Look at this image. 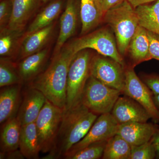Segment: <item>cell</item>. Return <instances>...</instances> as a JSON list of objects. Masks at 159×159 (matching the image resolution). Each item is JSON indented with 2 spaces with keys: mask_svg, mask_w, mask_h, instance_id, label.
<instances>
[{
  "mask_svg": "<svg viewBox=\"0 0 159 159\" xmlns=\"http://www.w3.org/2000/svg\"><path fill=\"white\" fill-rule=\"evenodd\" d=\"M119 124L111 113L102 114L97 117L86 135L74 145L63 157H67L96 142L107 141L116 134Z\"/></svg>",
  "mask_w": 159,
  "mask_h": 159,
  "instance_id": "obj_10",
  "label": "cell"
},
{
  "mask_svg": "<svg viewBox=\"0 0 159 159\" xmlns=\"http://www.w3.org/2000/svg\"><path fill=\"white\" fill-rule=\"evenodd\" d=\"M18 66L8 58L2 57L0 61V87L23 84Z\"/></svg>",
  "mask_w": 159,
  "mask_h": 159,
  "instance_id": "obj_26",
  "label": "cell"
},
{
  "mask_svg": "<svg viewBox=\"0 0 159 159\" xmlns=\"http://www.w3.org/2000/svg\"><path fill=\"white\" fill-rule=\"evenodd\" d=\"M125 85L122 93L132 98L146 110L153 122L159 123V111L154 102L153 93L137 76L134 67H125Z\"/></svg>",
  "mask_w": 159,
  "mask_h": 159,
  "instance_id": "obj_9",
  "label": "cell"
},
{
  "mask_svg": "<svg viewBox=\"0 0 159 159\" xmlns=\"http://www.w3.org/2000/svg\"><path fill=\"white\" fill-rule=\"evenodd\" d=\"M80 16L82 24L80 34L83 35L99 25L103 15L98 8L96 0H80Z\"/></svg>",
  "mask_w": 159,
  "mask_h": 159,
  "instance_id": "obj_22",
  "label": "cell"
},
{
  "mask_svg": "<svg viewBox=\"0 0 159 159\" xmlns=\"http://www.w3.org/2000/svg\"><path fill=\"white\" fill-rule=\"evenodd\" d=\"M141 79L153 94H159V74H143L141 76Z\"/></svg>",
  "mask_w": 159,
  "mask_h": 159,
  "instance_id": "obj_31",
  "label": "cell"
},
{
  "mask_svg": "<svg viewBox=\"0 0 159 159\" xmlns=\"http://www.w3.org/2000/svg\"><path fill=\"white\" fill-rule=\"evenodd\" d=\"M127 1L135 9L138 6L144 5V4L152 2L156 0H127Z\"/></svg>",
  "mask_w": 159,
  "mask_h": 159,
  "instance_id": "obj_35",
  "label": "cell"
},
{
  "mask_svg": "<svg viewBox=\"0 0 159 159\" xmlns=\"http://www.w3.org/2000/svg\"><path fill=\"white\" fill-rule=\"evenodd\" d=\"M111 113L119 125L130 122H146L151 119L141 104L125 95L119 97Z\"/></svg>",
  "mask_w": 159,
  "mask_h": 159,
  "instance_id": "obj_11",
  "label": "cell"
},
{
  "mask_svg": "<svg viewBox=\"0 0 159 159\" xmlns=\"http://www.w3.org/2000/svg\"><path fill=\"white\" fill-rule=\"evenodd\" d=\"M69 46L75 55L82 50L93 49L100 55L111 57L126 67L123 56L117 48L116 38L108 28L84 34L74 40Z\"/></svg>",
  "mask_w": 159,
  "mask_h": 159,
  "instance_id": "obj_5",
  "label": "cell"
},
{
  "mask_svg": "<svg viewBox=\"0 0 159 159\" xmlns=\"http://www.w3.org/2000/svg\"><path fill=\"white\" fill-rule=\"evenodd\" d=\"M127 53L131 60L130 66L134 68L141 63L151 59L149 54V42L148 31L139 25L131 39Z\"/></svg>",
  "mask_w": 159,
  "mask_h": 159,
  "instance_id": "obj_16",
  "label": "cell"
},
{
  "mask_svg": "<svg viewBox=\"0 0 159 159\" xmlns=\"http://www.w3.org/2000/svg\"><path fill=\"white\" fill-rule=\"evenodd\" d=\"M159 128L154 122H130L119 125L116 134L133 147L149 142Z\"/></svg>",
  "mask_w": 159,
  "mask_h": 159,
  "instance_id": "obj_13",
  "label": "cell"
},
{
  "mask_svg": "<svg viewBox=\"0 0 159 159\" xmlns=\"http://www.w3.org/2000/svg\"><path fill=\"white\" fill-rule=\"evenodd\" d=\"M23 30H12L9 28L1 29L0 34V55L1 57H9L13 54L18 41Z\"/></svg>",
  "mask_w": 159,
  "mask_h": 159,
  "instance_id": "obj_27",
  "label": "cell"
},
{
  "mask_svg": "<svg viewBox=\"0 0 159 159\" xmlns=\"http://www.w3.org/2000/svg\"><path fill=\"white\" fill-rule=\"evenodd\" d=\"M22 84H15L1 88L0 123L17 116L22 98Z\"/></svg>",
  "mask_w": 159,
  "mask_h": 159,
  "instance_id": "obj_14",
  "label": "cell"
},
{
  "mask_svg": "<svg viewBox=\"0 0 159 159\" xmlns=\"http://www.w3.org/2000/svg\"><path fill=\"white\" fill-rule=\"evenodd\" d=\"M78 10L74 0H67L65 10L60 18V31L54 54L62 49L66 41L74 34L77 26Z\"/></svg>",
  "mask_w": 159,
  "mask_h": 159,
  "instance_id": "obj_15",
  "label": "cell"
},
{
  "mask_svg": "<svg viewBox=\"0 0 159 159\" xmlns=\"http://www.w3.org/2000/svg\"><path fill=\"white\" fill-rule=\"evenodd\" d=\"M92 57L89 51L84 50L77 53L72 61L68 73L65 110L72 108L81 102L84 90L90 76Z\"/></svg>",
  "mask_w": 159,
  "mask_h": 159,
  "instance_id": "obj_4",
  "label": "cell"
},
{
  "mask_svg": "<svg viewBox=\"0 0 159 159\" xmlns=\"http://www.w3.org/2000/svg\"><path fill=\"white\" fill-rule=\"evenodd\" d=\"M12 13V3L7 0H3L0 3V27L1 29L8 26Z\"/></svg>",
  "mask_w": 159,
  "mask_h": 159,
  "instance_id": "obj_30",
  "label": "cell"
},
{
  "mask_svg": "<svg viewBox=\"0 0 159 159\" xmlns=\"http://www.w3.org/2000/svg\"><path fill=\"white\" fill-rule=\"evenodd\" d=\"M148 31L149 42V54L151 59L159 61V35Z\"/></svg>",
  "mask_w": 159,
  "mask_h": 159,
  "instance_id": "obj_32",
  "label": "cell"
},
{
  "mask_svg": "<svg viewBox=\"0 0 159 159\" xmlns=\"http://www.w3.org/2000/svg\"><path fill=\"white\" fill-rule=\"evenodd\" d=\"M107 141L93 143L70 156L66 159H99L102 158Z\"/></svg>",
  "mask_w": 159,
  "mask_h": 159,
  "instance_id": "obj_28",
  "label": "cell"
},
{
  "mask_svg": "<svg viewBox=\"0 0 159 159\" xmlns=\"http://www.w3.org/2000/svg\"><path fill=\"white\" fill-rule=\"evenodd\" d=\"M156 158V152L151 141L142 145L131 147L130 159H153Z\"/></svg>",
  "mask_w": 159,
  "mask_h": 159,
  "instance_id": "obj_29",
  "label": "cell"
},
{
  "mask_svg": "<svg viewBox=\"0 0 159 159\" xmlns=\"http://www.w3.org/2000/svg\"><path fill=\"white\" fill-rule=\"evenodd\" d=\"M98 8L104 16L108 10L123 2L125 0H96Z\"/></svg>",
  "mask_w": 159,
  "mask_h": 159,
  "instance_id": "obj_33",
  "label": "cell"
},
{
  "mask_svg": "<svg viewBox=\"0 0 159 159\" xmlns=\"http://www.w3.org/2000/svg\"><path fill=\"white\" fill-rule=\"evenodd\" d=\"M125 67L112 58L99 54L92 57L90 76L122 93L125 85Z\"/></svg>",
  "mask_w": 159,
  "mask_h": 159,
  "instance_id": "obj_8",
  "label": "cell"
},
{
  "mask_svg": "<svg viewBox=\"0 0 159 159\" xmlns=\"http://www.w3.org/2000/svg\"><path fill=\"white\" fill-rule=\"evenodd\" d=\"M150 141L152 143L156 152V159H159V128L157 129L154 134Z\"/></svg>",
  "mask_w": 159,
  "mask_h": 159,
  "instance_id": "obj_34",
  "label": "cell"
},
{
  "mask_svg": "<svg viewBox=\"0 0 159 159\" xmlns=\"http://www.w3.org/2000/svg\"><path fill=\"white\" fill-rule=\"evenodd\" d=\"M153 99L154 102L157 109L159 111V94H153Z\"/></svg>",
  "mask_w": 159,
  "mask_h": 159,
  "instance_id": "obj_36",
  "label": "cell"
},
{
  "mask_svg": "<svg viewBox=\"0 0 159 159\" xmlns=\"http://www.w3.org/2000/svg\"><path fill=\"white\" fill-rule=\"evenodd\" d=\"M135 10L139 25L159 35V0L138 6Z\"/></svg>",
  "mask_w": 159,
  "mask_h": 159,
  "instance_id": "obj_23",
  "label": "cell"
},
{
  "mask_svg": "<svg viewBox=\"0 0 159 159\" xmlns=\"http://www.w3.org/2000/svg\"><path fill=\"white\" fill-rule=\"evenodd\" d=\"M41 1H42V2H43V3H46L49 0H41Z\"/></svg>",
  "mask_w": 159,
  "mask_h": 159,
  "instance_id": "obj_37",
  "label": "cell"
},
{
  "mask_svg": "<svg viewBox=\"0 0 159 159\" xmlns=\"http://www.w3.org/2000/svg\"><path fill=\"white\" fill-rule=\"evenodd\" d=\"M36 0H12V13L8 28L23 30L33 12Z\"/></svg>",
  "mask_w": 159,
  "mask_h": 159,
  "instance_id": "obj_20",
  "label": "cell"
},
{
  "mask_svg": "<svg viewBox=\"0 0 159 159\" xmlns=\"http://www.w3.org/2000/svg\"><path fill=\"white\" fill-rule=\"evenodd\" d=\"M48 54V49H43L23 58L18 65L23 83H29L42 72Z\"/></svg>",
  "mask_w": 159,
  "mask_h": 159,
  "instance_id": "obj_17",
  "label": "cell"
},
{
  "mask_svg": "<svg viewBox=\"0 0 159 159\" xmlns=\"http://www.w3.org/2000/svg\"><path fill=\"white\" fill-rule=\"evenodd\" d=\"M98 117L81 102L72 108L64 110L54 147L43 159L62 158L85 136Z\"/></svg>",
  "mask_w": 159,
  "mask_h": 159,
  "instance_id": "obj_2",
  "label": "cell"
},
{
  "mask_svg": "<svg viewBox=\"0 0 159 159\" xmlns=\"http://www.w3.org/2000/svg\"><path fill=\"white\" fill-rule=\"evenodd\" d=\"M1 125V154L19 149L22 125L17 117L8 120Z\"/></svg>",
  "mask_w": 159,
  "mask_h": 159,
  "instance_id": "obj_18",
  "label": "cell"
},
{
  "mask_svg": "<svg viewBox=\"0 0 159 159\" xmlns=\"http://www.w3.org/2000/svg\"><path fill=\"white\" fill-rule=\"evenodd\" d=\"M103 19L113 31L119 53L124 56L127 53L131 39L139 25L134 8L125 0L106 12Z\"/></svg>",
  "mask_w": 159,
  "mask_h": 159,
  "instance_id": "obj_3",
  "label": "cell"
},
{
  "mask_svg": "<svg viewBox=\"0 0 159 159\" xmlns=\"http://www.w3.org/2000/svg\"><path fill=\"white\" fill-rule=\"evenodd\" d=\"M47 99L37 89L27 86V88L23 89L21 102L16 116L22 125L35 122Z\"/></svg>",
  "mask_w": 159,
  "mask_h": 159,
  "instance_id": "obj_12",
  "label": "cell"
},
{
  "mask_svg": "<svg viewBox=\"0 0 159 159\" xmlns=\"http://www.w3.org/2000/svg\"><path fill=\"white\" fill-rule=\"evenodd\" d=\"M65 109L47 99L35 123L41 152L48 153L54 147Z\"/></svg>",
  "mask_w": 159,
  "mask_h": 159,
  "instance_id": "obj_7",
  "label": "cell"
},
{
  "mask_svg": "<svg viewBox=\"0 0 159 159\" xmlns=\"http://www.w3.org/2000/svg\"><path fill=\"white\" fill-rule=\"evenodd\" d=\"M53 30V25L51 24L43 29L26 35L21 45V58H25L41 51L48 40Z\"/></svg>",
  "mask_w": 159,
  "mask_h": 159,
  "instance_id": "obj_21",
  "label": "cell"
},
{
  "mask_svg": "<svg viewBox=\"0 0 159 159\" xmlns=\"http://www.w3.org/2000/svg\"><path fill=\"white\" fill-rule=\"evenodd\" d=\"M19 149L26 158H39L41 150L35 122L22 125Z\"/></svg>",
  "mask_w": 159,
  "mask_h": 159,
  "instance_id": "obj_19",
  "label": "cell"
},
{
  "mask_svg": "<svg viewBox=\"0 0 159 159\" xmlns=\"http://www.w3.org/2000/svg\"><path fill=\"white\" fill-rule=\"evenodd\" d=\"M63 6L61 0L54 1L43 9L30 25L26 35L43 29L52 24L61 11Z\"/></svg>",
  "mask_w": 159,
  "mask_h": 159,
  "instance_id": "obj_24",
  "label": "cell"
},
{
  "mask_svg": "<svg viewBox=\"0 0 159 159\" xmlns=\"http://www.w3.org/2000/svg\"><path fill=\"white\" fill-rule=\"evenodd\" d=\"M131 153V145L116 134L107 140L102 159H130Z\"/></svg>",
  "mask_w": 159,
  "mask_h": 159,
  "instance_id": "obj_25",
  "label": "cell"
},
{
  "mask_svg": "<svg viewBox=\"0 0 159 159\" xmlns=\"http://www.w3.org/2000/svg\"><path fill=\"white\" fill-rule=\"evenodd\" d=\"M75 56L69 45L63 48L54 54L47 68L28 84V86L41 91L50 102L65 109L68 73Z\"/></svg>",
  "mask_w": 159,
  "mask_h": 159,
  "instance_id": "obj_1",
  "label": "cell"
},
{
  "mask_svg": "<svg viewBox=\"0 0 159 159\" xmlns=\"http://www.w3.org/2000/svg\"><path fill=\"white\" fill-rule=\"evenodd\" d=\"M122 94L90 76L86 83L81 102L89 110L98 115L111 113Z\"/></svg>",
  "mask_w": 159,
  "mask_h": 159,
  "instance_id": "obj_6",
  "label": "cell"
}]
</instances>
